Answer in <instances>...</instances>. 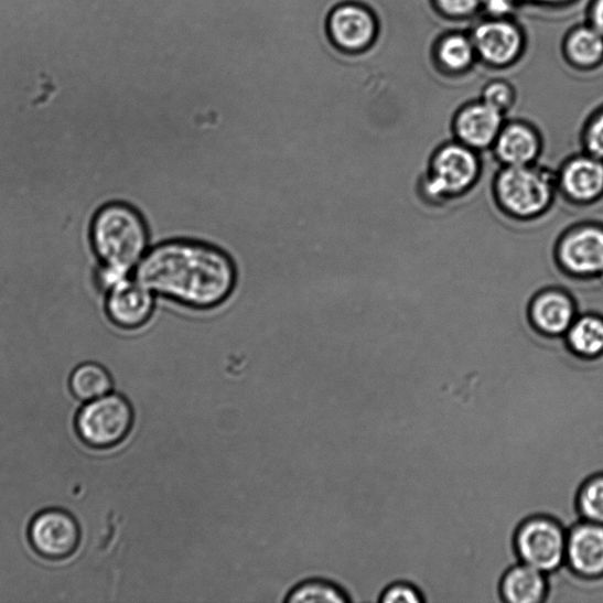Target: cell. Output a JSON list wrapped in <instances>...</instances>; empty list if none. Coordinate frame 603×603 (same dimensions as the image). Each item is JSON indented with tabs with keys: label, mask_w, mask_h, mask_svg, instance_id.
Listing matches in <instances>:
<instances>
[{
	"label": "cell",
	"mask_w": 603,
	"mask_h": 603,
	"mask_svg": "<svg viewBox=\"0 0 603 603\" xmlns=\"http://www.w3.org/2000/svg\"><path fill=\"white\" fill-rule=\"evenodd\" d=\"M520 4L519 0H485L484 11L493 19H509Z\"/></svg>",
	"instance_id": "obj_28"
},
{
	"label": "cell",
	"mask_w": 603,
	"mask_h": 603,
	"mask_svg": "<svg viewBox=\"0 0 603 603\" xmlns=\"http://www.w3.org/2000/svg\"><path fill=\"white\" fill-rule=\"evenodd\" d=\"M153 310V292L137 280L127 279L107 292V316L120 330L142 329L151 320Z\"/></svg>",
	"instance_id": "obj_11"
},
{
	"label": "cell",
	"mask_w": 603,
	"mask_h": 603,
	"mask_svg": "<svg viewBox=\"0 0 603 603\" xmlns=\"http://www.w3.org/2000/svg\"><path fill=\"white\" fill-rule=\"evenodd\" d=\"M577 304L561 289H546L532 299L529 305L530 329L548 338H561L578 317Z\"/></svg>",
	"instance_id": "obj_13"
},
{
	"label": "cell",
	"mask_w": 603,
	"mask_h": 603,
	"mask_svg": "<svg viewBox=\"0 0 603 603\" xmlns=\"http://www.w3.org/2000/svg\"><path fill=\"white\" fill-rule=\"evenodd\" d=\"M519 2L531 3L537 6H543V7H559V6H564L572 2V0H519Z\"/></svg>",
	"instance_id": "obj_30"
},
{
	"label": "cell",
	"mask_w": 603,
	"mask_h": 603,
	"mask_svg": "<svg viewBox=\"0 0 603 603\" xmlns=\"http://www.w3.org/2000/svg\"><path fill=\"white\" fill-rule=\"evenodd\" d=\"M493 150L504 166L536 164L541 153V136L526 122L505 123Z\"/></svg>",
	"instance_id": "obj_16"
},
{
	"label": "cell",
	"mask_w": 603,
	"mask_h": 603,
	"mask_svg": "<svg viewBox=\"0 0 603 603\" xmlns=\"http://www.w3.org/2000/svg\"><path fill=\"white\" fill-rule=\"evenodd\" d=\"M568 349L584 359L603 356V315L589 312L578 315L563 336Z\"/></svg>",
	"instance_id": "obj_18"
},
{
	"label": "cell",
	"mask_w": 603,
	"mask_h": 603,
	"mask_svg": "<svg viewBox=\"0 0 603 603\" xmlns=\"http://www.w3.org/2000/svg\"><path fill=\"white\" fill-rule=\"evenodd\" d=\"M485 0H434L438 11L453 20H467L484 10Z\"/></svg>",
	"instance_id": "obj_26"
},
{
	"label": "cell",
	"mask_w": 603,
	"mask_h": 603,
	"mask_svg": "<svg viewBox=\"0 0 603 603\" xmlns=\"http://www.w3.org/2000/svg\"><path fill=\"white\" fill-rule=\"evenodd\" d=\"M564 564L580 578H603V525L581 520L568 530Z\"/></svg>",
	"instance_id": "obj_14"
},
{
	"label": "cell",
	"mask_w": 603,
	"mask_h": 603,
	"mask_svg": "<svg viewBox=\"0 0 603 603\" xmlns=\"http://www.w3.org/2000/svg\"><path fill=\"white\" fill-rule=\"evenodd\" d=\"M557 182L573 203L595 204L603 198V161L588 152L577 154L562 165Z\"/></svg>",
	"instance_id": "obj_15"
},
{
	"label": "cell",
	"mask_w": 603,
	"mask_h": 603,
	"mask_svg": "<svg viewBox=\"0 0 603 603\" xmlns=\"http://www.w3.org/2000/svg\"><path fill=\"white\" fill-rule=\"evenodd\" d=\"M582 140L584 151L603 161V107L585 123Z\"/></svg>",
	"instance_id": "obj_25"
},
{
	"label": "cell",
	"mask_w": 603,
	"mask_h": 603,
	"mask_svg": "<svg viewBox=\"0 0 603 603\" xmlns=\"http://www.w3.org/2000/svg\"><path fill=\"white\" fill-rule=\"evenodd\" d=\"M288 603H349L353 597L341 585L325 580H309L292 590Z\"/></svg>",
	"instance_id": "obj_22"
},
{
	"label": "cell",
	"mask_w": 603,
	"mask_h": 603,
	"mask_svg": "<svg viewBox=\"0 0 603 603\" xmlns=\"http://www.w3.org/2000/svg\"><path fill=\"white\" fill-rule=\"evenodd\" d=\"M582 520L603 525V473L584 482L578 496Z\"/></svg>",
	"instance_id": "obj_23"
},
{
	"label": "cell",
	"mask_w": 603,
	"mask_h": 603,
	"mask_svg": "<svg viewBox=\"0 0 603 603\" xmlns=\"http://www.w3.org/2000/svg\"><path fill=\"white\" fill-rule=\"evenodd\" d=\"M481 163L476 151L460 142L445 143L430 160L423 191L435 202L460 197L480 177Z\"/></svg>",
	"instance_id": "obj_4"
},
{
	"label": "cell",
	"mask_w": 603,
	"mask_h": 603,
	"mask_svg": "<svg viewBox=\"0 0 603 603\" xmlns=\"http://www.w3.org/2000/svg\"><path fill=\"white\" fill-rule=\"evenodd\" d=\"M547 592V574L523 562L513 566L502 581L505 603H545Z\"/></svg>",
	"instance_id": "obj_17"
},
{
	"label": "cell",
	"mask_w": 603,
	"mask_h": 603,
	"mask_svg": "<svg viewBox=\"0 0 603 603\" xmlns=\"http://www.w3.org/2000/svg\"><path fill=\"white\" fill-rule=\"evenodd\" d=\"M29 540L41 557L63 560L75 553L80 540V530L71 514L61 509H49L40 513L31 521Z\"/></svg>",
	"instance_id": "obj_9"
},
{
	"label": "cell",
	"mask_w": 603,
	"mask_h": 603,
	"mask_svg": "<svg viewBox=\"0 0 603 603\" xmlns=\"http://www.w3.org/2000/svg\"><path fill=\"white\" fill-rule=\"evenodd\" d=\"M515 98L513 85L503 79L489 82L481 95L482 100L505 115L513 108Z\"/></svg>",
	"instance_id": "obj_24"
},
{
	"label": "cell",
	"mask_w": 603,
	"mask_h": 603,
	"mask_svg": "<svg viewBox=\"0 0 603 603\" xmlns=\"http://www.w3.org/2000/svg\"><path fill=\"white\" fill-rule=\"evenodd\" d=\"M133 410L118 394H107L86 403L78 412L76 429L79 439L95 450H109L122 443L133 426Z\"/></svg>",
	"instance_id": "obj_5"
},
{
	"label": "cell",
	"mask_w": 603,
	"mask_h": 603,
	"mask_svg": "<svg viewBox=\"0 0 603 603\" xmlns=\"http://www.w3.org/2000/svg\"><path fill=\"white\" fill-rule=\"evenodd\" d=\"M438 64L448 74H463L475 63L476 51L471 34L448 33L435 50Z\"/></svg>",
	"instance_id": "obj_20"
},
{
	"label": "cell",
	"mask_w": 603,
	"mask_h": 603,
	"mask_svg": "<svg viewBox=\"0 0 603 603\" xmlns=\"http://www.w3.org/2000/svg\"><path fill=\"white\" fill-rule=\"evenodd\" d=\"M377 31L375 15L364 6H338L329 19V33L333 44L347 54H358L370 47Z\"/></svg>",
	"instance_id": "obj_10"
},
{
	"label": "cell",
	"mask_w": 603,
	"mask_h": 603,
	"mask_svg": "<svg viewBox=\"0 0 603 603\" xmlns=\"http://www.w3.org/2000/svg\"><path fill=\"white\" fill-rule=\"evenodd\" d=\"M71 388L78 400L90 402L111 391L112 378L106 368L85 364L73 373Z\"/></svg>",
	"instance_id": "obj_21"
},
{
	"label": "cell",
	"mask_w": 603,
	"mask_h": 603,
	"mask_svg": "<svg viewBox=\"0 0 603 603\" xmlns=\"http://www.w3.org/2000/svg\"><path fill=\"white\" fill-rule=\"evenodd\" d=\"M149 230L140 212L123 202L101 206L90 224V244L99 262L97 286L107 292L129 279L149 251Z\"/></svg>",
	"instance_id": "obj_2"
},
{
	"label": "cell",
	"mask_w": 603,
	"mask_h": 603,
	"mask_svg": "<svg viewBox=\"0 0 603 603\" xmlns=\"http://www.w3.org/2000/svg\"><path fill=\"white\" fill-rule=\"evenodd\" d=\"M563 51L573 66L593 71L603 64V36L590 24L578 26L566 37Z\"/></svg>",
	"instance_id": "obj_19"
},
{
	"label": "cell",
	"mask_w": 603,
	"mask_h": 603,
	"mask_svg": "<svg viewBox=\"0 0 603 603\" xmlns=\"http://www.w3.org/2000/svg\"><path fill=\"white\" fill-rule=\"evenodd\" d=\"M471 37L477 58L493 67H507L524 53L523 30L509 19L488 17L474 28Z\"/></svg>",
	"instance_id": "obj_8"
},
{
	"label": "cell",
	"mask_w": 603,
	"mask_h": 603,
	"mask_svg": "<svg viewBox=\"0 0 603 603\" xmlns=\"http://www.w3.org/2000/svg\"><path fill=\"white\" fill-rule=\"evenodd\" d=\"M560 267L573 278H603V224L582 223L563 234L557 248Z\"/></svg>",
	"instance_id": "obj_7"
},
{
	"label": "cell",
	"mask_w": 603,
	"mask_h": 603,
	"mask_svg": "<svg viewBox=\"0 0 603 603\" xmlns=\"http://www.w3.org/2000/svg\"><path fill=\"white\" fill-rule=\"evenodd\" d=\"M557 187V177L536 164L504 166L495 179L494 195L507 215L529 220L548 212Z\"/></svg>",
	"instance_id": "obj_3"
},
{
	"label": "cell",
	"mask_w": 603,
	"mask_h": 603,
	"mask_svg": "<svg viewBox=\"0 0 603 603\" xmlns=\"http://www.w3.org/2000/svg\"><path fill=\"white\" fill-rule=\"evenodd\" d=\"M505 126V114L480 99L463 106L455 115L456 141L475 151L493 148Z\"/></svg>",
	"instance_id": "obj_12"
},
{
	"label": "cell",
	"mask_w": 603,
	"mask_h": 603,
	"mask_svg": "<svg viewBox=\"0 0 603 603\" xmlns=\"http://www.w3.org/2000/svg\"><path fill=\"white\" fill-rule=\"evenodd\" d=\"M380 603H424V599L416 585L398 581L388 585L380 597Z\"/></svg>",
	"instance_id": "obj_27"
},
{
	"label": "cell",
	"mask_w": 603,
	"mask_h": 603,
	"mask_svg": "<svg viewBox=\"0 0 603 603\" xmlns=\"http://www.w3.org/2000/svg\"><path fill=\"white\" fill-rule=\"evenodd\" d=\"M589 17L590 25L603 36V0H593Z\"/></svg>",
	"instance_id": "obj_29"
},
{
	"label": "cell",
	"mask_w": 603,
	"mask_h": 603,
	"mask_svg": "<svg viewBox=\"0 0 603 603\" xmlns=\"http://www.w3.org/2000/svg\"><path fill=\"white\" fill-rule=\"evenodd\" d=\"M134 280L186 308L209 310L231 295L237 272L220 249L196 240H169L149 250L134 270Z\"/></svg>",
	"instance_id": "obj_1"
},
{
	"label": "cell",
	"mask_w": 603,
	"mask_h": 603,
	"mask_svg": "<svg viewBox=\"0 0 603 603\" xmlns=\"http://www.w3.org/2000/svg\"><path fill=\"white\" fill-rule=\"evenodd\" d=\"M568 530L556 519L538 515L525 521L516 534L515 546L520 562L545 574L566 563Z\"/></svg>",
	"instance_id": "obj_6"
}]
</instances>
